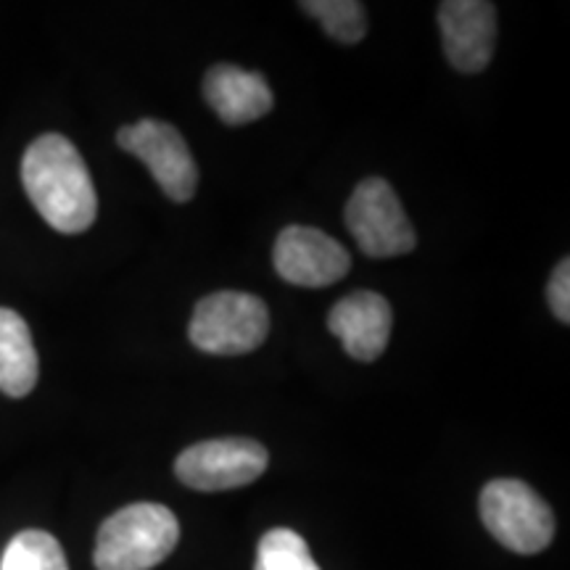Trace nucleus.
Masks as SVG:
<instances>
[{
    "instance_id": "1",
    "label": "nucleus",
    "mask_w": 570,
    "mask_h": 570,
    "mask_svg": "<svg viewBox=\"0 0 570 570\" xmlns=\"http://www.w3.org/2000/svg\"><path fill=\"white\" fill-rule=\"evenodd\" d=\"M21 183L35 209L53 230L75 235L96 223L98 196L88 164L63 135H40L27 148Z\"/></svg>"
},
{
    "instance_id": "2",
    "label": "nucleus",
    "mask_w": 570,
    "mask_h": 570,
    "mask_svg": "<svg viewBox=\"0 0 570 570\" xmlns=\"http://www.w3.org/2000/svg\"><path fill=\"white\" fill-rule=\"evenodd\" d=\"M180 523L164 504L138 502L114 512L98 531V570H151L173 554Z\"/></svg>"
},
{
    "instance_id": "3",
    "label": "nucleus",
    "mask_w": 570,
    "mask_h": 570,
    "mask_svg": "<svg viewBox=\"0 0 570 570\" xmlns=\"http://www.w3.org/2000/svg\"><path fill=\"white\" fill-rule=\"evenodd\" d=\"M269 312L259 296L219 291L202 298L190 317L188 336L206 354H248L265 344Z\"/></svg>"
},
{
    "instance_id": "4",
    "label": "nucleus",
    "mask_w": 570,
    "mask_h": 570,
    "mask_svg": "<svg viewBox=\"0 0 570 570\" xmlns=\"http://www.w3.org/2000/svg\"><path fill=\"white\" fill-rule=\"evenodd\" d=\"M481 518L499 544L518 554H537L554 537L552 510L531 487L515 479L491 481L481 494Z\"/></svg>"
},
{
    "instance_id": "5",
    "label": "nucleus",
    "mask_w": 570,
    "mask_h": 570,
    "mask_svg": "<svg viewBox=\"0 0 570 570\" xmlns=\"http://www.w3.org/2000/svg\"><path fill=\"white\" fill-rule=\"evenodd\" d=\"M346 227L362 254L373 259L410 254L417 244L415 227L396 190L381 177H367L356 185L346 204Z\"/></svg>"
},
{
    "instance_id": "6",
    "label": "nucleus",
    "mask_w": 570,
    "mask_h": 570,
    "mask_svg": "<svg viewBox=\"0 0 570 570\" xmlns=\"http://www.w3.org/2000/svg\"><path fill=\"white\" fill-rule=\"evenodd\" d=\"M269 465L267 449L254 439H214L185 449L175 473L196 491H227L254 483Z\"/></svg>"
},
{
    "instance_id": "7",
    "label": "nucleus",
    "mask_w": 570,
    "mask_h": 570,
    "mask_svg": "<svg viewBox=\"0 0 570 570\" xmlns=\"http://www.w3.org/2000/svg\"><path fill=\"white\" fill-rule=\"evenodd\" d=\"M117 142L151 169L154 180L173 202L185 204L194 198L198 188L194 154L173 125L159 122V119H140L122 127Z\"/></svg>"
},
{
    "instance_id": "8",
    "label": "nucleus",
    "mask_w": 570,
    "mask_h": 570,
    "mask_svg": "<svg viewBox=\"0 0 570 570\" xmlns=\"http://www.w3.org/2000/svg\"><path fill=\"white\" fill-rule=\"evenodd\" d=\"M273 262L285 283L302 288H325L352 269V256L336 238L304 225H291L277 235Z\"/></svg>"
},
{
    "instance_id": "9",
    "label": "nucleus",
    "mask_w": 570,
    "mask_h": 570,
    "mask_svg": "<svg viewBox=\"0 0 570 570\" xmlns=\"http://www.w3.org/2000/svg\"><path fill=\"white\" fill-rule=\"evenodd\" d=\"M444 53L454 69L475 75L487 69L497 42V9L487 0H446L439 6Z\"/></svg>"
},
{
    "instance_id": "10",
    "label": "nucleus",
    "mask_w": 570,
    "mask_h": 570,
    "mask_svg": "<svg viewBox=\"0 0 570 570\" xmlns=\"http://www.w3.org/2000/svg\"><path fill=\"white\" fill-rule=\"evenodd\" d=\"M394 325L391 304L373 291H356L341 298L327 315V331L341 338L346 354L360 362H373L386 352Z\"/></svg>"
},
{
    "instance_id": "11",
    "label": "nucleus",
    "mask_w": 570,
    "mask_h": 570,
    "mask_svg": "<svg viewBox=\"0 0 570 570\" xmlns=\"http://www.w3.org/2000/svg\"><path fill=\"white\" fill-rule=\"evenodd\" d=\"M204 96L227 125H248L273 109V90L265 77L230 63H219L204 77Z\"/></svg>"
},
{
    "instance_id": "12",
    "label": "nucleus",
    "mask_w": 570,
    "mask_h": 570,
    "mask_svg": "<svg viewBox=\"0 0 570 570\" xmlns=\"http://www.w3.org/2000/svg\"><path fill=\"white\" fill-rule=\"evenodd\" d=\"M38 383V352L21 315L0 306V391L6 396H27Z\"/></svg>"
},
{
    "instance_id": "13",
    "label": "nucleus",
    "mask_w": 570,
    "mask_h": 570,
    "mask_svg": "<svg viewBox=\"0 0 570 570\" xmlns=\"http://www.w3.org/2000/svg\"><path fill=\"white\" fill-rule=\"evenodd\" d=\"M0 570H69L61 544L46 531H21L6 547Z\"/></svg>"
},
{
    "instance_id": "14",
    "label": "nucleus",
    "mask_w": 570,
    "mask_h": 570,
    "mask_svg": "<svg viewBox=\"0 0 570 570\" xmlns=\"http://www.w3.org/2000/svg\"><path fill=\"white\" fill-rule=\"evenodd\" d=\"M302 9L312 19H317L333 40L352 46V42H360L365 38V6L356 3V0H306V3H302Z\"/></svg>"
},
{
    "instance_id": "15",
    "label": "nucleus",
    "mask_w": 570,
    "mask_h": 570,
    "mask_svg": "<svg viewBox=\"0 0 570 570\" xmlns=\"http://www.w3.org/2000/svg\"><path fill=\"white\" fill-rule=\"evenodd\" d=\"M254 570H320V566L296 531L273 529L259 541Z\"/></svg>"
},
{
    "instance_id": "16",
    "label": "nucleus",
    "mask_w": 570,
    "mask_h": 570,
    "mask_svg": "<svg viewBox=\"0 0 570 570\" xmlns=\"http://www.w3.org/2000/svg\"><path fill=\"white\" fill-rule=\"evenodd\" d=\"M547 296H550L554 317H558L560 323H570V262L568 259H562L560 265L554 267Z\"/></svg>"
}]
</instances>
